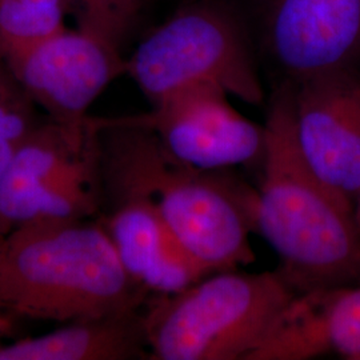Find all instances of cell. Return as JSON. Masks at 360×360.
<instances>
[{
	"mask_svg": "<svg viewBox=\"0 0 360 360\" xmlns=\"http://www.w3.org/2000/svg\"><path fill=\"white\" fill-rule=\"evenodd\" d=\"M146 0H75L79 27L122 49Z\"/></svg>",
	"mask_w": 360,
	"mask_h": 360,
	"instance_id": "cell-16",
	"label": "cell"
},
{
	"mask_svg": "<svg viewBox=\"0 0 360 360\" xmlns=\"http://www.w3.org/2000/svg\"><path fill=\"white\" fill-rule=\"evenodd\" d=\"M6 235H0V245H1V242H3V238H4Z\"/></svg>",
	"mask_w": 360,
	"mask_h": 360,
	"instance_id": "cell-19",
	"label": "cell"
},
{
	"mask_svg": "<svg viewBox=\"0 0 360 360\" xmlns=\"http://www.w3.org/2000/svg\"><path fill=\"white\" fill-rule=\"evenodd\" d=\"M38 123L35 103L13 77L0 91V179Z\"/></svg>",
	"mask_w": 360,
	"mask_h": 360,
	"instance_id": "cell-15",
	"label": "cell"
},
{
	"mask_svg": "<svg viewBox=\"0 0 360 360\" xmlns=\"http://www.w3.org/2000/svg\"><path fill=\"white\" fill-rule=\"evenodd\" d=\"M296 295L281 271H219L171 295H150L143 330L154 360H247Z\"/></svg>",
	"mask_w": 360,
	"mask_h": 360,
	"instance_id": "cell-4",
	"label": "cell"
},
{
	"mask_svg": "<svg viewBox=\"0 0 360 360\" xmlns=\"http://www.w3.org/2000/svg\"><path fill=\"white\" fill-rule=\"evenodd\" d=\"M95 178L10 166L0 179V235L43 219H86L98 211Z\"/></svg>",
	"mask_w": 360,
	"mask_h": 360,
	"instance_id": "cell-13",
	"label": "cell"
},
{
	"mask_svg": "<svg viewBox=\"0 0 360 360\" xmlns=\"http://www.w3.org/2000/svg\"><path fill=\"white\" fill-rule=\"evenodd\" d=\"M354 215H355V220H356V224H358L360 231V193L356 202H355V206H354Z\"/></svg>",
	"mask_w": 360,
	"mask_h": 360,
	"instance_id": "cell-18",
	"label": "cell"
},
{
	"mask_svg": "<svg viewBox=\"0 0 360 360\" xmlns=\"http://www.w3.org/2000/svg\"><path fill=\"white\" fill-rule=\"evenodd\" d=\"M275 338L284 359L339 354L360 360V283L296 295L284 311Z\"/></svg>",
	"mask_w": 360,
	"mask_h": 360,
	"instance_id": "cell-11",
	"label": "cell"
},
{
	"mask_svg": "<svg viewBox=\"0 0 360 360\" xmlns=\"http://www.w3.org/2000/svg\"><path fill=\"white\" fill-rule=\"evenodd\" d=\"M292 84L299 150L314 174L354 208L360 193V68Z\"/></svg>",
	"mask_w": 360,
	"mask_h": 360,
	"instance_id": "cell-9",
	"label": "cell"
},
{
	"mask_svg": "<svg viewBox=\"0 0 360 360\" xmlns=\"http://www.w3.org/2000/svg\"><path fill=\"white\" fill-rule=\"evenodd\" d=\"M99 220L129 276L150 295H171L214 274L181 245L151 202L139 196L112 200Z\"/></svg>",
	"mask_w": 360,
	"mask_h": 360,
	"instance_id": "cell-10",
	"label": "cell"
},
{
	"mask_svg": "<svg viewBox=\"0 0 360 360\" xmlns=\"http://www.w3.org/2000/svg\"><path fill=\"white\" fill-rule=\"evenodd\" d=\"M229 96L217 84H193L155 104L153 111L129 117L153 129L168 154L186 166L219 171L262 163L264 126L238 112Z\"/></svg>",
	"mask_w": 360,
	"mask_h": 360,
	"instance_id": "cell-8",
	"label": "cell"
},
{
	"mask_svg": "<svg viewBox=\"0 0 360 360\" xmlns=\"http://www.w3.org/2000/svg\"><path fill=\"white\" fill-rule=\"evenodd\" d=\"M13 77V74L10 72V70H8V67L6 65L3 56L0 55V91L3 90V87H4L8 82H11Z\"/></svg>",
	"mask_w": 360,
	"mask_h": 360,
	"instance_id": "cell-17",
	"label": "cell"
},
{
	"mask_svg": "<svg viewBox=\"0 0 360 360\" xmlns=\"http://www.w3.org/2000/svg\"><path fill=\"white\" fill-rule=\"evenodd\" d=\"M259 47L283 80L360 68V0H252Z\"/></svg>",
	"mask_w": 360,
	"mask_h": 360,
	"instance_id": "cell-7",
	"label": "cell"
},
{
	"mask_svg": "<svg viewBox=\"0 0 360 360\" xmlns=\"http://www.w3.org/2000/svg\"><path fill=\"white\" fill-rule=\"evenodd\" d=\"M75 0H0V55L34 44L63 30Z\"/></svg>",
	"mask_w": 360,
	"mask_h": 360,
	"instance_id": "cell-14",
	"label": "cell"
},
{
	"mask_svg": "<svg viewBox=\"0 0 360 360\" xmlns=\"http://www.w3.org/2000/svg\"><path fill=\"white\" fill-rule=\"evenodd\" d=\"M263 178L251 226L281 257V274L296 294L360 283V231L354 208L306 163L296 142L294 84L271 96Z\"/></svg>",
	"mask_w": 360,
	"mask_h": 360,
	"instance_id": "cell-1",
	"label": "cell"
},
{
	"mask_svg": "<svg viewBox=\"0 0 360 360\" xmlns=\"http://www.w3.org/2000/svg\"><path fill=\"white\" fill-rule=\"evenodd\" d=\"M150 294L124 269L101 221L43 219L0 245V309L70 323L135 312Z\"/></svg>",
	"mask_w": 360,
	"mask_h": 360,
	"instance_id": "cell-3",
	"label": "cell"
},
{
	"mask_svg": "<svg viewBox=\"0 0 360 360\" xmlns=\"http://www.w3.org/2000/svg\"><path fill=\"white\" fill-rule=\"evenodd\" d=\"M142 309L82 319L38 338L0 345V360L150 359Z\"/></svg>",
	"mask_w": 360,
	"mask_h": 360,
	"instance_id": "cell-12",
	"label": "cell"
},
{
	"mask_svg": "<svg viewBox=\"0 0 360 360\" xmlns=\"http://www.w3.org/2000/svg\"><path fill=\"white\" fill-rule=\"evenodd\" d=\"M99 174L114 200L139 196L153 203L181 245L211 272L236 270L255 255L250 245L255 193L186 166L158 135L129 116L92 119Z\"/></svg>",
	"mask_w": 360,
	"mask_h": 360,
	"instance_id": "cell-2",
	"label": "cell"
},
{
	"mask_svg": "<svg viewBox=\"0 0 360 360\" xmlns=\"http://www.w3.org/2000/svg\"><path fill=\"white\" fill-rule=\"evenodd\" d=\"M148 102L193 84L212 83L250 104H262L250 26L226 0H190L138 44L127 74Z\"/></svg>",
	"mask_w": 360,
	"mask_h": 360,
	"instance_id": "cell-5",
	"label": "cell"
},
{
	"mask_svg": "<svg viewBox=\"0 0 360 360\" xmlns=\"http://www.w3.org/2000/svg\"><path fill=\"white\" fill-rule=\"evenodd\" d=\"M28 98L83 153L95 132L89 110L115 79L127 74L120 47L80 27L63 30L3 56Z\"/></svg>",
	"mask_w": 360,
	"mask_h": 360,
	"instance_id": "cell-6",
	"label": "cell"
}]
</instances>
